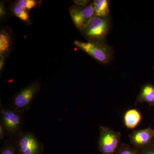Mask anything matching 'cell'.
<instances>
[{
  "label": "cell",
  "instance_id": "1",
  "mask_svg": "<svg viewBox=\"0 0 154 154\" xmlns=\"http://www.w3.org/2000/svg\"><path fill=\"white\" fill-rule=\"evenodd\" d=\"M111 27L110 15L106 17L94 15L81 32L88 42H105Z\"/></svg>",
  "mask_w": 154,
  "mask_h": 154
},
{
  "label": "cell",
  "instance_id": "2",
  "mask_svg": "<svg viewBox=\"0 0 154 154\" xmlns=\"http://www.w3.org/2000/svg\"><path fill=\"white\" fill-rule=\"evenodd\" d=\"M1 123L5 130L8 137H13L22 131L25 123L24 113L10 106L4 107L1 105Z\"/></svg>",
  "mask_w": 154,
  "mask_h": 154
},
{
  "label": "cell",
  "instance_id": "3",
  "mask_svg": "<svg viewBox=\"0 0 154 154\" xmlns=\"http://www.w3.org/2000/svg\"><path fill=\"white\" fill-rule=\"evenodd\" d=\"M74 44L101 63L108 64L113 59L114 54L113 48L106 42H85L75 40Z\"/></svg>",
  "mask_w": 154,
  "mask_h": 154
},
{
  "label": "cell",
  "instance_id": "4",
  "mask_svg": "<svg viewBox=\"0 0 154 154\" xmlns=\"http://www.w3.org/2000/svg\"><path fill=\"white\" fill-rule=\"evenodd\" d=\"M13 137L19 154H43V144L33 133L21 131Z\"/></svg>",
  "mask_w": 154,
  "mask_h": 154
},
{
  "label": "cell",
  "instance_id": "5",
  "mask_svg": "<svg viewBox=\"0 0 154 154\" xmlns=\"http://www.w3.org/2000/svg\"><path fill=\"white\" fill-rule=\"evenodd\" d=\"M40 90L37 82H33L19 91L11 99L9 106L24 113L30 109L33 99Z\"/></svg>",
  "mask_w": 154,
  "mask_h": 154
},
{
  "label": "cell",
  "instance_id": "6",
  "mask_svg": "<svg viewBox=\"0 0 154 154\" xmlns=\"http://www.w3.org/2000/svg\"><path fill=\"white\" fill-rule=\"evenodd\" d=\"M121 134L107 127L101 126L99 128L98 149L102 154H114L120 146Z\"/></svg>",
  "mask_w": 154,
  "mask_h": 154
},
{
  "label": "cell",
  "instance_id": "7",
  "mask_svg": "<svg viewBox=\"0 0 154 154\" xmlns=\"http://www.w3.org/2000/svg\"><path fill=\"white\" fill-rule=\"evenodd\" d=\"M69 12L75 26L82 31L94 16L93 2L85 7L75 5L70 8Z\"/></svg>",
  "mask_w": 154,
  "mask_h": 154
},
{
  "label": "cell",
  "instance_id": "8",
  "mask_svg": "<svg viewBox=\"0 0 154 154\" xmlns=\"http://www.w3.org/2000/svg\"><path fill=\"white\" fill-rule=\"evenodd\" d=\"M129 137L133 146L140 150L154 143V129L148 127L134 130Z\"/></svg>",
  "mask_w": 154,
  "mask_h": 154
},
{
  "label": "cell",
  "instance_id": "9",
  "mask_svg": "<svg viewBox=\"0 0 154 154\" xmlns=\"http://www.w3.org/2000/svg\"><path fill=\"white\" fill-rule=\"evenodd\" d=\"M146 102L150 106H154V85L146 83L143 85L138 95L135 104Z\"/></svg>",
  "mask_w": 154,
  "mask_h": 154
},
{
  "label": "cell",
  "instance_id": "10",
  "mask_svg": "<svg viewBox=\"0 0 154 154\" xmlns=\"http://www.w3.org/2000/svg\"><path fill=\"white\" fill-rule=\"evenodd\" d=\"M142 119V116L139 110L130 109L125 111L123 116L125 125L129 129L134 130Z\"/></svg>",
  "mask_w": 154,
  "mask_h": 154
},
{
  "label": "cell",
  "instance_id": "11",
  "mask_svg": "<svg viewBox=\"0 0 154 154\" xmlns=\"http://www.w3.org/2000/svg\"><path fill=\"white\" fill-rule=\"evenodd\" d=\"M110 1L95 0L93 2L94 15L106 17L110 16Z\"/></svg>",
  "mask_w": 154,
  "mask_h": 154
},
{
  "label": "cell",
  "instance_id": "12",
  "mask_svg": "<svg viewBox=\"0 0 154 154\" xmlns=\"http://www.w3.org/2000/svg\"><path fill=\"white\" fill-rule=\"evenodd\" d=\"M0 154H19L14 137H8L4 140Z\"/></svg>",
  "mask_w": 154,
  "mask_h": 154
},
{
  "label": "cell",
  "instance_id": "13",
  "mask_svg": "<svg viewBox=\"0 0 154 154\" xmlns=\"http://www.w3.org/2000/svg\"><path fill=\"white\" fill-rule=\"evenodd\" d=\"M11 45V38L5 32L0 33V56H3L9 51Z\"/></svg>",
  "mask_w": 154,
  "mask_h": 154
},
{
  "label": "cell",
  "instance_id": "14",
  "mask_svg": "<svg viewBox=\"0 0 154 154\" xmlns=\"http://www.w3.org/2000/svg\"><path fill=\"white\" fill-rule=\"evenodd\" d=\"M13 13L14 15L24 22H28L29 20V16L28 12L22 7L16 4L13 8Z\"/></svg>",
  "mask_w": 154,
  "mask_h": 154
},
{
  "label": "cell",
  "instance_id": "15",
  "mask_svg": "<svg viewBox=\"0 0 154 154\" xmlns=\"http://www.w3.org/2000/svg\"><path fill=\"white\" fill-rule=\"evenodd\" d=\"M116 154H140V151L127 144H120Z\"/></svg>",
  "mask_w": 154,
  "mask_h": 154
},
{
  "label": "cell",
  "instance_id": "16",
  "mask_svg": "<svg viewBox=\"0 0 154 154\" xmlns=\"http://www.w3.org/2000/svg\"><path fill=\"white\" fill-rule=\"evenodd\" d=\"M17 4L25 10H31L36 7L37 2L35 0H19Z\"/></svg>",
  "mask_w": 154,
  "mask_h": 154
},
{
  "label": "cell",
  "instance_id": "17",
  "mask_svg": "<svg viewBox=\"0 0 154 154\" xmlns=\"http://www.w3.org/2000/svg\"><path fill=\"white\" fill-rule=\"evenodd\" d=\"M139 151L140 154H154V143Z\"/></svg>",
  "mask_w": 154,
  "mask_h": 154
},
{
  "label": "cell",
  "instance_id": "18",
  "mask_svg": "<svg viewBox=\"0 0 154 154\" xmlns=\"http://www.w3.org/2000/svg\"><path fill=\"white\" fill-rule=\"evenodd\" d=\"M8 137V134L7 132L2 126L0 125V140L1 141L4 140L5 138Z\"/></svg>",
  "mask_w": 154,
  "mask_h": 154
},
{
  "label": "cell",
  "instance_id": "19",
  "mask_svg": "<svg viewBox=\"0 0 154 154\" xmlns=\"http://www.w3.org/2000/svg\"><path fill=\"white\" fill-rule=\"evenodd\" d=\"M90 2L91 1L88 0H77L74 1V2L75 3L76 5L85 7L89 5Z\"/></svg>",
  "mask_w": 154,
  "mask_h": 154
},
{
  "label": "cell",
  "instance_id": "20",
  "mask_svg": "<svg viewBox=\"0 0 154 154\" xmlns=\"http://www.w3.org/2000/svg\"><path fill=\"white\" fill-rule=\"evenodd\" d=\"M1 56V59H0V71L1 72L2 70L4 64H5V58H4L3 56Z\"/></svg>",
  "mask_w": 154,
  "mask_h": 154
},
{
  "label": "cell",
  "instance_id": "21",
  "mask_svg": "<svg viewBox=\"0 0 154 154\" xmlns=\"http://www.w3.org/2000/svg\"><path fill=\"white\" fill-rule=\"evenodd\" d=\"M5 14V11L4 10V7H3L2 5H1V6H0V15L2 17V16H4Z\"/></svg>",
  "mask_w": 154,
  "mask_h": 154
},
{
  "label": "cell",
  "instance_id": "22",
  "mask_svg": "<svg viewBox=\"0 0 154 154\" xmlns=\"http://www.w3.org/2000/svg\"><path fill=\"white\" fill-rule=\"evenodd\" d=\"M153 69H154V67H153Z\"/></svg>",
  "mask_w": 154,
  "mask_h": 154
}]
</instances>
